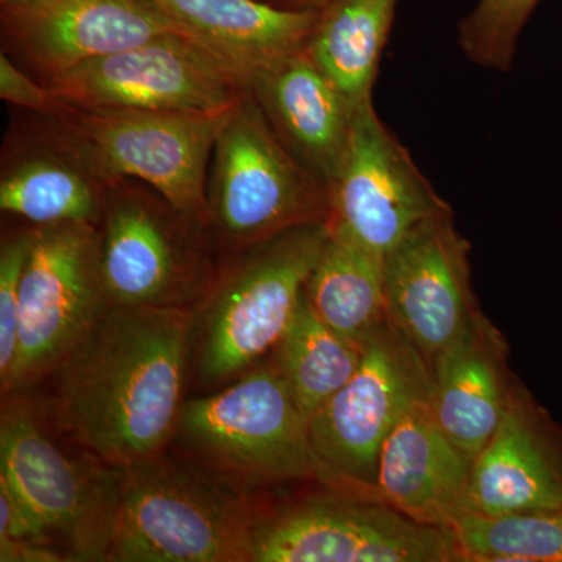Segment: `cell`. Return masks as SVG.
<instances>
[{
  "label": "cell",
  "mask_w": 562,
  "mask_h": 562,
  "mask_svg": "<svg viewBox=\"0 0 562 562\" xmlns=\"http://www.w3.org/2000/svg\"><path fill=\"white\" fill-rule=\"evenodd\" d=\"M191 372V310L110 305L58 376V422L116 468L161 457Z\"/></svg>",
  "instance_id": "6da1fadb"
},
{
  "label": "cell",
  "mask_w": 562,
  "mask_h": 562,
  "mask_svg": "<svg viewBox=\"0 0 562 562\" xmlns=\"http://www.w3.org/2000/svg\"><path fill=\"white\" fill-rule=\"evenodd\" d=\"M330 233V221L301 225L222 261L191 310V371L203 386H225L272 353Z\"/></svg>",
  "instance_id": "7a4b0ae2"
},
{
  "label": "cell",
  "mask_w": 562,
  "mask_h": 562,
  "mask_svg": "<svg viewBox=\"0 0 562 562\" xmlns=\"http://www.w3.org/2000/svg\"><path fill=\"white\" fill-rule=\"evenodd\" d=\"M265 509L201 462L125 468L109 561L251 562Z\"/></svg>",
  "instance_id": "3957f363"
},
{
  "label": "cell",
  "mask_w": 562,
  "mask_h": 562,
  "mask_svg": "<svg viewBox=\"0 0 562 562\" xmlns=\"http://www.w3.org/2000/svg\"><path fill=\"white\" fill-rule=\"evenodd\" d=\"M101 265L113 305L192 310L221 272L209 221L138 180L109 183Z\"/></svg>",
  "instance_id": "277c9868"
},
{
  "label": "cell",
  "mask_w": 562,
  "mask_h": 562,
  "mask_svg": "<svg viewBox=\"0 0 562 562\" xmlns=\"http://www.w3.org/2000/svg\"><path fill=\"white\" fill-rule=\"evenodd\" d=\"M206 202L224 260L291 228L330 221L328 184L280 143L250 92L214 144Z\"/></svg>",
  "instance_id": "5b68a950"
},
{
  "label": "cell",
  "mask_w": 562,
  "mask_h": 562,
  "mask_svg": "<svg viewBox=\"0 0 562 562\" xmlns=\"http://www.w3.org/2000/svg\"><path fill=\"white\" fill-rule=\"evenodd\" d=\"M173 438L227 479L325 484L308 419L272 358L222 390L184 402Z\"/></svg>",
  "instance_id": "8992f818"
},
{
  "label": "cell",
  "mask_w": 562,
  "mask_h": 562,
  "mask_svg": "<svg viewBox=\"0 0 562 562\" xmlns=\"http://www.w3.org/2000/svg\"><path fill=\"white\" fill-rule=\"evenodd\" d=\"M327 486L265 509L251 562H464L452 528L416 522L372 492Z\"/></svg>",
  "instance_id": "52a82bcc"
},
{
  "label": "cell",
  "mask_w": 562,
  "mask_h": 562,
  "mask_svg": "<svg viewBox=\"0 0 562 562\" xmlns=\"http://www.w3.org/2000/svg\"><path fill=\"white\" fill-rule=\"evenodd\" d=\"M235 109L202 114L149 113L90 111L65 103V109L49 120L106 184L122 179L143 181L177 209L209 221L211 155Z\"/></svg>",
  "instance_id": "ba28073f"
},
{
  "label": "cell",
  "mask_w": 562,
  "mask_h": 562,
  "mask_svg": "<svg viewBox=\"0 0 562 562\" xmlns=\"http://www.w3.org/2000/svg\"><path fill=\"white\" fill-rule=\"evenodd\" d=\"M124 476L125 469L66 453L27 403L3 406L0 479L60 539L69 561H109Z\"/></svg>",
  "instance_id": "9c48e42d"
},
{
  "label": "cell",
  "mask_w": 562,
  "mask_h": 562,
  "mask_svg": "<svg viewBox=\"0 0 562 562\" xmlns=\"http://www.w3.org/2000/svg\"><path fill=\"white\" fill-rule=\"evenodd\" d=\"M431 366L390 321L362 344L358 371L308 422L325 484L375 494L387 436L416 403L430 401Z\"/></svg>",
  "instance_id": "30bf717a"
},
{
  "label": "cell",
  "mask_w": 562,
  "mask_h": 562,
  "mask_svg": "<svg viewBox=\"0 0 562 562\" xmlns=\"http://www.w3.org/2000/svg\"><path fill=\"white\" fill-rule=\"evenodd\" d=\"M61 102L90 111L222 113L249 95V77L187 32L77 66L46 83Z\"/></svg>",
  "instance_id": "8fae6325"
},
{
  "label": "cell",
  "mask_w": 562,
  "mask_h": 562,
  "mask_svg": "<svg viewBox=\"0 0 562 562\" xmlns=\"http://www.w3.org/2000/svg\"><path fill=\"white\" fill-rule=\"evenodd\" d=\"M110 305L98 225L32 227L21 281L16 358L2 382L3 394L55 373Z\"/></svg>",
  "instance_id": "7c38bea8"
},
{
  "label": "cell",
  "mask_w": 562,
  "mask_h": 562,
  "mask_svg": "<svg viewBox=\"0 0 562 562\" xmlns=\"http://www.w3.org/2000/svg\"><path fill=\"white\" fill-rule=\"evenodd\" d=\"M328 201L331 227L382 258L422 222L452 211L380 120L373 102L355 111Z\"/></svg>",
  "instance_id": "4fadbf2b"
},
{
  "label": "cell",
  "mask_w": 562,
  "mask_h": 562,
  "mask_svg": "<svg viewBox=\"0 0 562 562\" xmlns=\"http://www.w3.org/2000/svg\"><path fill=\"white\" fill-rule=\"evenodd\" d=\"M3 46L49 83L91 60L184 32L146 0H0Z\"/></svg>",
  "instance_id": "5bb4252c"
},
{
  "label": "cell",
  "mask_w": 562,
  "mask_h": 562,
  "mask_svg": "<svg viewBox=\"0 0 562 562\" xmlns=\"http://www.w3.org/2000/svg\"><path fill=\"white\" fill-rule=\"evenodd\" d=\"M471 244L453 213L422 222L383 258L387 321L431 362L479 314Z\"/></svg>",
  "instance_id": "9a60e30c"
},
{
  "label": "cell",
  "mask_w": 562,
  "mask_h": 562,
  "mask_svg": "<svg viewBox=\"0 0 562 562\" xmlns=\"http://www.w3.org/2000/svg\"><path fill=\"white\" fill-rule=\"evenodd\" d=\"M560 508L562 430L530 395L517 390L501 427L473 460L464 516L502 517Z\"/></svg>",
  "instance_id": "2e32d148"
},
{
  "label": "cell",
  "mask_w": 562,
  "mask_h": 562,
  "mask_svg": "<svg viewBox=\"0 0 562 562\" xmlns=\"http://www.w3.org/2000/svg\"><path fill=\"white\" fill-rule=\"evenodd\" d=\"M109 184L63 139L49 117L11 125L2 150L0 210L31 222L101 225Z\"/></svg>",
  "instance_id": "e0dca14e"
},
{
  "label": "cell",
  "mask_w": 562,
  "mask_h": 562,
  "mask_svg": "<svg viewBox=\"0 0 562 562\" xmlns=\"http://www.w3.org/2000/svg\"><path fill=\"white\" fill-rule=\"evenodd\" d=\"M249 90L292 157L330 184L349 146L357 109L305 49L250 72Z\"/></svg>",
  "instance_id": "ac0fdd59"
},
{
  "label": "cell",
  "mask_w": 562,
  "mask_h": 562,
  "mask_svg": "<svg viewBox=\"0 0 562 562\" xmlns=\"http://www.w3.org/2000/svg\"><path fill=\"white\" fill-rule=\"evenodd\" d=\"M473 458L416 403L384 442L375 494L416 522L452 528L464 516Z\"/></svg>",
  "instance_id": "d6986e66"
},
{
  "label": "cell",
  "mask_w": 562,
  "mask_h": 562,
  "mask_svg": "<svg viewBox=\"0 0 562 562\" xmlns=\"http://www.w3.org/2000/svg\"><path fill=\"white\" fill-rule=\"evenodd\" d=\"M431 412L475 460L501 427L519 387L509 383L501 331L482 313L431 362Z\"/></svg>",
  "instance_id": "ffe728a7"
},
{
  "label": "cell",
  "mask_w": 562,
  "mask_h": 562,
  "mask_svg": "<svg viewBox=\"0 0 562 562\" xmlns=\"http://www.w3.org/2000/svg\"><path fill=\"white\" fill-rule=\"evenodd\" d=\"M249 77L305 49L319 11L279 9L262 0H146Z\"/></svg>",
  "instance_id": "44dd1931"
},
{
  "label": "cell",
  "mask_w": 562,
  "mask_h": 562,
  "mask_svg": "<svg viewBox=\"0 0 562 562\" xmlns=\"http://www.w3.org/2000/svg\"><path fill=\"white\" fill-rule=\"evenodd\" d=\"M398 0H333L319 11L306 54L355 106L373 102V83Z\"/></svg>",
  "instance_id": "7402d4cb"
},
{
  "label": "cell",
  "mask_w": 562,
  "mask_h": 562,
  "mask_svg": "<svg viewBox=\"0 0 562 562\" xmlns=\"http://www.w3.org/2000/svg\"><path fill=\"white\" fill-rule=\"evenodd\" d=\"M305 301L324 324L362 346L387 321L383 258L331 227Z\"/></svg>",
  "instance_id": "603a6c76"
},
{
  "label": "cell",
  "mask_w": 562,
  "mask_h": 562,
  "mask_svg": "<svg viewBox=\"0 0 562 562\" xmlns=\"http://www.w3.org/2000/svg\"><path fill=\"white\" fill-rule=\"evenodd\" d=\"M272 360L310 422L358 371L362 346L324 324L303 292L299 312L273 349Z\"/></svg>",
  "instance_id": "cb8c5ba5"
},
{
  "label": "cell",
  "mask_w": 562,
  "mask_h": 562,
  "mask_svg": "<svg viewBox=\"0 0 562 562\" xmlns=\"http://www.w3.org/2000/svg\"><path fill=\"white\" fill-rule=\"evenodd\" d=\"M464 562H562V508L482 517L453 525Z\"/></svg>",
  "instance_id": "d4e9b609"
},
{
  "label": "cell",
  "mask_w": 562,
  "mask_h": 562,
  "mask_svg": "<svg viewBox=\"0 0 562 562\" xmlns=\"http://www.w3.org/2000/svg\"><path fill=\"white\" fill-rule=\"evenodd\" d=\"M541 0H476L460 22L458 43L482 68L508 70L525 24Z\"/></svg>",
  "instance_id": "484cf974"
},
{
  "label": "cell",
  "mask_w": 562,
  "mask_h": 562,
  "mask_svg": "<svg viewBox=\"0 0 562 562\" xmlns=\"http://www.w3.org/2000/svg\"><path fill=\"white\" fill-rule=\"evenodd\" d=\"M32 246V228L7 236L0 246V382L10 375L20 331L21 281Z\"/></svg>",
  "instance_id": "4316f807"
},
{
  "label": "cell",
  "mask_w": 562,
  "mask_h": 562,
  "mask_svg": "<svg viewBox=\"0 0 562 562\" xmlns=\"http://www.w3.org/2000/svg\"><path fill=\"white\" fill-rule=\"evenodd\" d=\"M0 98L40 116L52 117L65 109V102L44 81L33 77L5 52L0 54Z\"/></svg>",
  "instance_id": "83f0119b"
},
{
  "label": "cell",
  "mask_w": 562,
  "mask_h": 562,
  "mask_svg": "<svg viewBox=\"0 0 562 562\" xmlns=\"http://www.w3.org/2000/svg\"><path fill=\"white\" fill-rule=\"evenodd\" d=\"M283 10L292 11H321L330 5L333 0H262Z\"/></svg>",
  "instance_id": "f1b7e54d"
}]
</instances>
